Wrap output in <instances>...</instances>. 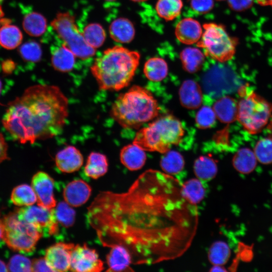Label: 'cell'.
I'll return each instance as SVG.
<instances>
[{
    "instance_id": "obj_1",
    "label": "cell",
    "mask_w": 272,
    "mask_h": 272,
    "mask_svg": "<svg viewBox=\"0 0 272 272\" xmlns=\"http://www.w3.org/2000/svg\"><path fill=\"white\" fill-rule=\"evenodd\" d=\"M182 185L147 170L125 192H99L87 208V222L103 246H125L137 264L176 259L191 246L198 223L196 206L183 196Z\"/></svg>"
},
{
    "instance_id": "obj_2",
    "label": "cell",
    "mask_w": 272,
    "mask_h": 272,
    "mask_svg": "<svg viewBox=\"0 0 272 272\" xmlns=\"http://www.w3.org/2000/svg\"><path fill=\"white\" fill-rule=\"evenodd\" d=\"M69 116V101L54 85L27 88L9 102L2 124L14 140L24 144L60 134Z\"/></svg>"
},
{
    "instance_id": "obj_3",
    "label": "cell",
    "mask_w": 272,
    "mask_h": 272,
    "mask_svg": "<svg viewBox=\"0 0 272 272\" xmlns=\"http://www.w3.org/2000/svg\"><path fill=\"white\" fill-rule=\"evenodd\" d=\"M140 56L138 51L119 45L104 50L91 66L99 88L118 91L127 87L135 75Z\"/></svg>"
},
{
    "instance_id": "obj_4",
    "label": "cell",
    "mask_w": 272,
    "mask_h": 272,
    "mask_svg": "<svg viewBox=\"0 0 272 272\" xmlns=\"http://www.w3.org/2000/svg\"><path fill=\"white\" fill-rule=\"evenodd\" d=\"M159 112L158 103L152 93L144 87L133 85L117 97L110 115L121 127L138 129L157 118Z\"/></svg>"
},
{
    "instance_id": "obj_5",
    "label": "cell",
    "mask_w": 272,
    "mask_h": 272,
    "mask_svg": "<svg viewBox=\"0 0 272 272\" xmlns=\"http://www.w3.org/2000/svg\"><path fill=\"white\" fill-rule=\"evenodd\" d=\"M184 133L181 121L172 115H165L140 129L133 143L145 151L164 154L178 145Z\"/></svg>"
},
{
    "instance_id": "obj_6",
    "label": "cell",
    "mask_w": 272,
    "mask_h": 272,
    "mask_svg": "<svg viewBox=\"0 0 272 272\" xmlns=\"http://www.w3.org/2000/svg\"><path fill=\"white\" fill-rule=\"evenodd\" d=\"M245 87L239 89L242 98L238 102L237 120L248 133L260 132L271 117L272 104L253 91L247 92Z\"/></svg>"
},
{
    "instance_id": "obj_7",
    "label": "cell",
    "mask_w": 272,
    "mask_h": 272,
    "mask_svg": "<svg viewBox=\"0 0 272 272\" xmlns=\"http://www.w3.org/2000/svg\"><path fill=\"white\" fill-rule=\"evenodd\" d=\"M201 37L196 45L205 55L220 62L231 60L236 52L237 39L230 36L221 25L215 23H205Z\"/></svg>"
},
{
    "instance_id": "obj_8",
    "label": "cell",
    "mask_w": 272,
    "mask_h": 272,
    "mask_svg": "<svg viewBox=\"0 0 272 272\" xmlns=\"http://www.w3.org/2000/svg\"><path fill=\"white\" fill-rule=\"evenodd\" d=\"M3 220V239L8 247L24 254L33 253L42 233L34 225L19 220L15 212L10 213Z\"/></svg>"
},
{
    "instance_id": "obj_9",
    "label": "cell",
    "mask_w": 272,
    "mask_h": 272,
    "mask_svg": "<svg viewBox=\"0 0 272 272\" xmlns=\"http://www.w3.org/2000/svg\"><path fill=\"white\" fill-rule=\"evenodd\" d=\"M50 25L76 57L84 60L95 55V49L87 44L78 28L75 17L70 12L58 13Z\"/></svg>"
},
{
    "instance_id": "obj_10",
    "label": "cell",
    "mask_w": 272,
    "mask_h": 272,
    "mask_svg": "<svg viewBox=\"0 0 272 272\" xmlns=\"http://www.w3.org/2000/svg\"><path fill=\"white\" fill-rule=\"evenodd\" d=\"M15 212L19 220L34 225L44 237L56 235L58 232L53 209L31 205L17 208Z\"/></svg>"
},
{
    "instance_id": "obj_11",
    "label": "cell",
    "mask_w": 272,
    "mask_h": 272,
    "mask_svg": "<svg viewBox=\"0 0 272 272\" xmlns=\"http://www.w3.org/2000/svg\"><path fill=\"white\" fill-rule=\"evenodd\" d=\"M103 262L96 251L86 244L76 245L73 250L70 270L76 272H99L104 269Z\"/></svg>"
},
{
    "instance_id": "obj_12",
    "label": "cell",
    "mask_w": 272,
    "mask_h": 272,
    "mask_svg": "<svg viewBox=\"0 0 272 272\" xmlns=\"http://www.w3.org/2000/svg\"><path fill=\"white\" fill-rule=\"evenodd\" d=\"M54 181L47 173L38 171L35 173L31 180V186L37 197V205L51 209L56 205L53 189Z\"/></svg>"
},
{
    "instance_id": "obj_13",
    "label": "cell",
    "mask_w": 272,
    "mask_h": 272,
    "mask_svg": "<svg viewBox=\"0 0 272 272\" xmlns=\"http://www.w3.org/2000/svg\"><path fill=\"white\" fill-rule=\"evenodd\" d=\"M73 243L58 242L46 249L45 259L53 271H66L70 270Z\"/></svg>"
},
{
    "instance_id": "obj_14",
    "label": "cell",
    "mask_w": 272,
    "mask_h": 272,
    "mask_svg": "<svg viewBox=\"0 0 272 272\" xmlns=\"http://www.w3.org/2000/svg\"><path fill=\"white\" fill-rule=\"evenodd\" d=\"M83 157L76 147L69 145L58 152L55 157V165L63 173L79 170L83 164Z\"/></svg>"
},
{
    "instance_id": "obj_15",
    "label": "cell",
    "mask_w": 272,
    "mask_h": 272,
    "mask_svg": "<svg viewBox=\"0 0 272 272\" xmlns=\"http://www.w3.org/2000/svg\"><path fill=\"white\" fill-rule=\"evenodd\" d=\"M92 192L91 186L82 179L69 182L63 190L64 201L72 207H78L89 199Z\"/></svg>"
},
{
    "instance_id": "obj_16",
    "label": "cell",
    "mask_w": 272,
    "mask_h": 272,
    "mask_svg": "<svg viewBox=\"0 0 272 272\" xmlns=\"http://www.w3.org/2000/svg\"><path fill=\"white\" fill-rule=\"evenodd\" d=\"M110 247L111 250L106 256L108 266L107 271H133L130 266L132 257L128 249L118 244H113Z\"/></svg>"
},
{
    "instance_id": "obj_17",
    "label": "cell",
    "mask_w": 272,
    "mask_h": 272,
    "mask_svg": "<svg viewBox=\"0 0 272 272\" xmlns=\"http://www.w3.org/2000/svg\"><path fill=\"white\" fill-rule=\"evenodd\" d=\"M177 39L181 43L190 45L200 39L202 30L200 23L192 18H185L176 25L175 30Z\"/></svg>"
},
{
    "instance_id": "obj_18",
    "label": "cell",
    "mask_w": 272,
    "mask_h": 272,
    "mask_svg": "<svg viewBox=\"0 0 272 272\" xmlns=\"http://www.w3.org/2000/svg\"><path fill=\"white\" fill-rule=\"evenodd\" d=\"M179 94L181 105L186 108L196 109L201 105L203 96L201 88L193 80H185L179 89Z\"/></svg>"
},
{
    "instance_id": "obj_19",
    "label": "cell",
    "mask_w": 272,
    "mask_h": 272,
    "mask_svg": "<svg viewBox=\"0 0 272 272\" xmlns=\"http://www.w3.org/2000/svg\"><path fill=\"white\" fill-rule=\"evenodd\" d=\"M145 151L133 144L124 146L120 150L119 157L122 164L130 171L141 169L147 159Z\"/></svg>"
},
{
    "instance_id": "obj_20",
    "label": "cell",
    "mask_w": 272,
    "mask_h": 272,
    "mask_svg": "<svg viewBox=\"0 0 272 272\" xmlns=\"http://www.w3.org/2000/svg\"><path fill=\"white\" fill-rule=\"evenodd\" d=\"M110 37L115 42L121 43L130 42L135 35V29L132 22L127 18L115 19L109 27Z\"/></svg>"
},
{
    "instance_id": "obj_21",
    "label": "cell",
    "mask_w": 272,
    "mask_h": 272,
    "mask_svg": "<svg viewBox=\"0 0 272 272\" xmlns=\"http://www.w3.org/2000/svg\"><path fill=\"white\" fill-rule=\"evenodd\" d=\"M213 109L217 118L224 123H230L237 119L238 102L229 96H225L217 100Z\"/></svg>"
},
{
    "instance_id": "obj_22",
    "label": "cell",
    "mask_w": 272,
    "mask_h": 272,
    "mask_svg": "<svg viewBox=\"0 0 272 272\" xmlns=\"http://www.w3.org/2000/svg\"><path fill=\"white\" fill-rule=\"evenodd\" d=\"M76 57L71 49L62 43L61 46L52 50L51 63L56 71L63 73L69 72L74 67Z\"/></svg>"
},
{
    "instance_id": "obj_23",
    "label": "cell",
    "mask_w": 272,
    "mask_h": 272,
    "mask_svg": "<svg viewBox=\"0 0 272 272\" xmlns=\"http://www.w3.org/2000/svg\"><path fill=\"white\" fill-rule=\"evenodd\" d=\"M108 162L104 154L92 152L88 157L84 172L86 175L96 179L103 176L108 170Z\"/></svg>"
},
{
    "instance_id": "obj_24",
    "label": "cell",
    "mask_w": 272,
    "mask_h": 272,
    "mask_svg": "<svg viewBox=\"0 0 272 272\" xmlns=\"http://www.w3.org/2000/svg\"><path fill=\"white\" fill-rule=\"evenodd\" d=\"M193 170L196 178L205 184L215 177L218 167L213 158L201 156L194 161Z\"/></svg>"
},
{
    "instance_id": "obj_25",
    "label": "cell",
    "mask_w": 272,
    "mask_h": 272,
    "mask_svg": "<svg viewBox=\"0 0 272 272\" xmlns=\"http://www.w3.org/2000/svg\"><path fill=\"white\" fill-rule=\"evenodd\" d=\"M257 161L254 151L247 148H242L233 156L232 164L239 173L248 174L254 170Z\"/></svg>"
},
{
    "instance_id": "obj_26",
    "label": "cell",
    "mask_w": 272,
    "mask_h": 272,
    "mask_svg": "<svg viewBox=\"0 0 272 272\" xmlns=\"http://www.w3.org/2000/svg\"><path fill=\"white\" fill-rule=\"evenodd\" d=\"M184 163V158L180 153L170 150L163 154L160 165L163 172L177 178L183 171Z\"/></svg>"
},
{
    "instance_id": "obj_27",
    "label": "cell",
    "mask_w": 272,
    "mask_h": 272,
    "mask_svg": "<svg viewBox=\"0 0 272 272\" xmlns=\"http://www.w3.org/2000/svg\"><path fill=\"white\" fill-rule=\"evenodd\" d=\"M205 54L199 49L187 47L183 49L180 54L183 69L190 73L198 71L205 61Z\"/></svg>"
},
{
    "instance_id": "obj_28",
    "label": "cell",
    "mask_w": 272,
    "mask_h": 272,
    "mask_svg": "<svg viewBox=\"0 0 272 272\" xmlns=\"http://www.w3.org/2000/svg\"><path fill=\"white\" fill-rule=\"evenodd\" d=\"M23 34L16 26L6 23L0 27V45L7 49H14L22 43Z\"/></svg>"
},
{
    "instance_id": "obj_29",
    "label": "cell",
    "mask_w": 272,
    "mask_h": 272,
    "mask_svg": "<svg viewBox=\"0 0 272 272\" xmlns=\"http://www.w3.org/2000/svg\"><path fill=\"white\" fill-rule=\"evenodd\" d=\"M146 77L153 82H159L168 75V67L166 61L159 57H152L145 63L143 70Z\"/></svg>"
},
{
    "instance_id": "obj_30",
    "label": "cell",
    "mask_w": 272,
    "mask_h": 272,
    "mask_svg": "<svg viewBox=\"0 0 272 272\" xmlns=\"http://www.w3.org/2000/svg\"><path fill=\"white\" fill-rule=\"evenodd\" d=\"M22 25L24 30L28 35L38 37L44 34L46 30L47 21L41 14L32 12L24 16Z\"/></svg>"
},
{
    "instance_id": "obj_31",
    "label": "cell",
    "mask_w": 272,
    "mask_h": 272,
    "mask_svg": "<svg viewBox=\"0 0 272 272\" xmlns=\"http://www.w3.org/2000/svg\"><path fill=\"white\" fill-rule=\"evenodd\" d=\"M182 192L190 203L196 206L205 197V184L197 178L190 179L182 183Z\"/></svg>"
},
{
    "instance_id": "obj_32",
    "label": "cell",
    "mask_w": 272,
    "mask_h": 272,
    "mask_svg": "<svg viewBox=\"0 0 272 272\" xmlns=\"http://www.w3.org/2000/svg\"><path fill=\"white\" fill-rule=\"evenodd\" d=\"M182 0H157L155 9L158 15L166 21H171L181 13Z\"/></svg>"
},
{
    "instance_id": "obj_33",
    "label": "cell",
    "mask_w": 272,
    "mask_h": 272,
    "mask_svg": "<svg viewBox=\"0 0 272 272\" xmlns=\"http://www.w3.org/2000/svg\"><path fill=\"white\" fill-rule=\"evenodd\" d=\"M12 202L18 207L33 205L37 202V197L31 186L23 184L15 187L11 193Z\"/></svg>"
},
{
    "instance_id": "obj_34",
    "label": "cell",
    "mask_w": 272,
    "mask_h": 272,
    "mask_svg": "<svg viewBox=\"0 0 272 272\" xmlns=\"http://www.w3.org/2000/svg\"><path fill=\"white\" fill-rule=\"evenodd\" d=\"M82 33L87 44L94 49L101 47L106 38L105 30L97 23H92L86 25Z\"/></svg>"
},
{
    "instance_id": "obj_35",
    "label": "cell",
    "mask_w": 272,
    "mask_h": 272,
    "mask_svg": "<svg viewBox=\"0 0 272 272\" xmlns=\"http://www.w3.org/2000/svg\"><path fill=\"white\" fill-rule=\"evenodd\" d=\"M231 251L228 244L222 241H217L210 246L208 257L213 265H224L228 261Z\"/></svg>"
},
{
    "instance_id": "obj_36",
    "label": "cell",
    "mask_w": 272,
    "mask_h": 272,
    "mask_svg": "<svg viewBox=\"0 0 272 272\" xmlns=\"http://www.w3.org/2000/svg\"><path fill=\"white\" fill-rule=\"evenodd\" d=\"M53 210L58 225L68 228L74 225L76 217L75 211L65 201L59 202L53 208Z\"/></svg>"
},
{
    "instance_id": "obj_37",
    "label": "cell",
    "mask_w": 272,
    "mask_h": 272,
    "mask_svg": "<svg viewBox=\"0 0 272 272\" xmlns=\"http://www.w3.org/2000/svg\"><path fill=\"white\" fill-rule=\"evenodd\" d=\"M254 153L257 161L261 164H271L272 138L268 137L259 140L255 146Z\"/></svg>"
},
{
    "instance_id": "obj_38",
    "label": "cell",
    "mask_w": 272,
    "mask_h": 272,
    "mask_svg": "<svg viewBox=\"0 0 272 272\" xmlns=\"http://www.w3.org/2000/svg\"><path fill=\"white\" fill-rule=\"evenodd\" d=\"M19 53L26 61L38 62L42 57V49L38 43L34 41H28L19 48Z\"/></svg>"
},
{
    "instance_id": "obj_39",
    "label": "cell",
    "mask_w": 272,
    "mask_h": 272,
    "mask_svg": "<svg viewBox=\"0 0 272 272\" xmlns=\"http://www.w3.org/2000/svg\"><path fill=\"white\" fill-rule=\"evenodd\" d=\"M216 118L213 108L209 106H203L196 114L195 122L199 128H208L214 125Z\"/></svg>"
},
{
    "instance_id": "obj_40",
    "label": "cell",
    "mask_w": 272,
    "mask_h": 272,
    "mask_svg": "<svg viewBox=\"0 0 272 272\" xmlns=\"http://www.w3.org/2000/svg\"><path fill=\"white\" fill-rule=\"evenodd\" d=\"M8 271H32V261L27 257L17 254L11 258L7 265Z\"/></svg>"
},
{
    "instance_id": "obj_41",
    "label": "cell",
    "mask_w": 272,
    "mask_h": 272,
    "mask_svg": "<svg viewBox=\"0 0 272 272\" xmlns=\"http://www.w3.org/2000/svg\"><path fill=\"white\" fill-rule=\"evenodd\" d=\"M193 11L197 14H203L210 11L214 7L213 0H189Z\"/></svg>"
},
{
    "instance_id": "obj_42",
    "label": "cell",
    "mask_w": 272,
    "mask_h": 272,
    "mask_svg": "<svg viewBox=\"0 0 272 272\" xmlns=\"http://www.w3.org/2000/svg\"><path fill=\"white\" fill-rule=\"evenodd\" d=\"M253 0H228L229 7L236 11H241L249 8L252 4Z\"/></svg>"
},
{
    "instance_id": "obj_43",
    "label": "cell",
    "mask_w": 272,
    "mask_h": 272,
    "mask_svg": "<svg viewBox=\"0 0 272 272\" xmlns=\"http://www.w3.org/2000/svg\"><path fill=\"white\" fill-rule=\"evenodd\" d=\"M32 271H53L48 266L45 258H36L32 261Z\"/></svg>"
},
{
    "instance_id": "obj_44",
    "label": "cell",
    "mask_w": 272,
    "mask_h": 272,
    "mask_svg": "<svg viewBox=\"0 0 272 272\" xmlns=\"http://www.w3.org/2000/svg\"><path fill=\"white\" fill-rule=\"evenodd\" d=\"M8 146L3 134L0 132V163L9 159L8 155Z\"/></svg>"
},
{
    "instance_id": "obj_45",
    "label": "cell",
    "mask_w": 272,
    "mask_h": 272,
    "mask_svg": "<svg viewBox=\"0 0 272 272\" xmlns=\"http://www.w3.org/2000/svg\"><path fill=\"white\" fill-rule=\"evenodd\" d=\"M16 68L15 62L11 59H7L3 61L2 69L4 73L7 75L11 74Z\"/></svg>"
},
{
    "instance_id": "obj_46",
    "label": "cell",
    "mask_w": 272,
    "mask_h": 272,
    "mask_svg": "<svg viewBox=\"0 0 272 272\" xmlns=\"http://www.w3.org/2000/svg\"><path fill=\"white\" fill-rule=\"evenodd\" d=\"M210 271H227V270L223 267V265H213L210 269Z\"/></svg>"
},
{
    "instance_id": "obj_47",
    "label": "cell",
    "mask_w": 272,
    "mask_h": 272,
    "mask_svg": "<svg viewBox=\"0 0 272 272\" xmlns=\"http://www.w3.org/2000/svg\"><path fill=\"white\" fill-rule=\"evenodd\" d=\"M256 2L261 6L272 7V0H256Z\"/></svg>"
},
{
    "instance_id": "obj_48",
    "label": "cell",
    "mask_w": 272,
    "mask_h": 272,
    "mask_svg": "<svg viewBox=\"0 0 272 272\" xmlns=\"http://www.w3.org/2000/svg\"><path fill=\"white\" fill-rule=\"evenodd\" d=\"M4 232V224L3 219L0 218V240L3 239Z\"/></svg>"
},
{
    "instance_id": "obj_49",
    "label": "cell",
    "mask_w": 272,
    "mask_h": 272,
    "mask_svg": "<svg viewBox=\"0 0 272 272\" xmlns=\"http://www.w3.org/2000/svg\"><path fill=\"white\" fill-rule=\"evenodd\" d=\"M0 271H8L7 265L0 259Z\"/></svg>"
},
{
    "instance_id": "obj_50",
    "label": "cell",
    "mask_w": 272,
    "mask_h": 272,
    "mask_svg": "<svg viewBox=\"0 0 272 272\" xmlns=\"http://www.w3.org/2000/svg\"><path fill=\"white\" fill-rule=\"evenodd\" d=\"M271 119L270 120L268 125H267V130H268V136L269 137L272 138V116H271Z\"/></svg>"
},
{
    "instance_id": "obj_51",
    "label": "cell",
    "mask_w": 272,
    "mask_h": 272,
    "mask_svg": "<svg viewBox=\"0 0 272 272\" xmlns=\"http://www.w3.org/2000/svg\"><path fill=\"white\" fill-rule=\"evenodd\" d=\"M4 17V13L1 6L0 5V27L3 25L4 22L5 18Z\"/></svg>"
},
{
    "instance_id": "obj_52",
    "label": "cell",
    "mask_w": 272,
    "mask_h": 272,
    "mask_svg": "<svg viewBox=\"0 0 272 272\" xmlns=\"http://www.w3.org/2000/svg\"><path fill=\"white\" fill-rule=\"evenodd\" d=\"M2 90V81H1V80L0 79V95L1 94ZM0 104L2 105L1 103H0Z\"/></svg>"
},
{
    "instance_id": "obj_53",
    "label": "cell",
    "mask_w": 272,
    "mask_h": 272,
    "mask_svg": "<svg viewBox=\"0 0 272 272\" xmlns=\"http://www.w3.org/2000/svg\"><path fill=\"white\" fill-rule=\"evenodd\" d=\"M131 1L134 2H143L146 1L147 0H131Z\"/></svg>"
},
{
    "instance_id": "obj_54",
    "label": "cell",
    "mask_w": 272,
    "mask_h": 272,
    "mask_svg": "<svg viewBox=\"0 0 272 272\" xmlns=\"http://www.w3.org/2000/svg\"><path fill=\"white\" fill-rule=\"evenodd\" d=\"M105 1H107V2H112V1H115V0H105Z\"/></svg>"
},
{
    "instance_id": "obj_55",
    "label": "cell",
    "mask_w": 272,
    "mask_h": 272,
    "mask_svg": "<svg viewBox=\"0 0 272 272\" xmlns=\"http://www.w3.org/2000/svg\"><path fill=\"white\" fill-rule=\"evenodd\" d=\"M217 1H223V0H217Z\"/></svg>"
},
{
    "instance_id": "obj_56",
    "label": "cell",
    "mask_w": 272,
    "mask_h": 272,
    "mask_svg": "<svg viewBox=\"0 0 272 272\" xmlns=\"http://www.w3.org/2000/svg\"><path fill=\"white\" fill-rule=\"evenodd\" d=\"M0 1H2V0H0Z\"/></svg>"
}]
</instances>
